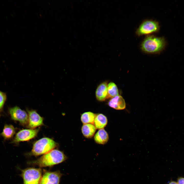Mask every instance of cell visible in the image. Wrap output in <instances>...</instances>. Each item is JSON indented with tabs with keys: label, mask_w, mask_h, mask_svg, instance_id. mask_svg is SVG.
<instances>
[{
	"label": "cell",
	"mask_w": 184,
	"mask_h": 184,
	"mask_svg": "<svg viewBox=\"0 0 184 184\" xmlns=\"http://www.w3.org/2000/svg\"><path fill=\"white\" fill-rule=\"evenodd\" d=\"M67 158L63 153L57 150H53L44 154L37 160L31 162L29 164L40 167L51 166L61 163Z\"/></svg>",
	"instance_id": "cell-1"
},
{
	"label": "cell",
	"mask_w": 184,
	"mask_h": 184,
	"mask_svg": "<svg viewBox=\"0 0 184 184\" xmlns=\"http://www.w3.org/2000/svg\"><path fill=\"white\" fill-rule=\"evenodd\" d=\"M166 45V41L164 37L148 35L142 41L140 47L145 52L156 53L163 50Z\"/></svg>",
	"instance_id": "cell-2"
},
{
	"label": "cell",
	"mask_w": 184,
	"mask_h": 184,
	"mask_svg": "<svg viewBox=\"0 0 184 184\" xmlns=\"http://www.w3.org/2000/svg\"><path fill=\"white\" fill-rule=\"evenodd\" d=\"M56 146L57 143L52 139L48 137L43 138L33 144L30 154L35 156L44 154L53 150Z\"/></svg>",
	"instance_id": "cell-3"
},
{
	"label": "cell",
	"mask_w": 184,
	"mask_h": 184,
	"mask_svg": "<svg viewBox=\"0 0 184 184\" xmlns=\"http://www.w3.org/2000/svg\"><path fill=\"white\" fill-rule=\"evenodd\" d=\"M21 170L20 175L23 179L24 184H40L42 177L40 168H29Z\"/></svg>",
	"instance_id": "cell-4"
},
{
	"label": "cell",
	"mask_w": 184,
	"mask_h": 184,
	"mask_svg": "<svg viewBox=\"0 0 184 184\" xmlns=\"http://www.w3.org/2000/svg\"><path fill=\"white\" fill-rule=\"evenodd\" d=\"M160 26L158 22L151 20H147L140 24L136 33L139 36L148 35L158 32Z\"/></svg>",
	"instance_id": "cell-5"
},
{
	"label": "cell",
	"mask_w": 184,
	"mask_h": 184,
	"mask_svg": "<svg viewBox=\"0 0 184 184\" xmlns=\"http://www.w3.org/2000/svg\"><path fill=\"white\" fill-rule=\"evenodd\" d=\"M8 113L12 120L19 122L22 125L28 124V115L19 107L15 106L8 108Z\"/></svg>",
	"instance_id": "cell-6"
},
{
	"label": "cell",
	"mask_w": 184,
	"mask_h": 184,
	"mask_svg": "<svg viewBox=\"0 0 184 184\" xmlns=\"http://www.w3.org/2000/svg\"><path fill=\"white\" fill-rule=\"evenodd\" d=\"M39 129H22L18 132L11 143L17 144L21 142L27 141L34 138L37 135Z\"/></svg>",
	"instance_id": "cell-7"
},
{
	"label": "cell",
	"mask_w": 184,
	"mask_h": 184,
	"mask_svg": "<svg viewBox=\"0 0 184 184\" xmlns=\"http://www.w3.org/2000/svg\"><path fill=\"white\" fill-rule=\"evenodd\" d=\"M62 175L59 171H45L42 177L40 184H59Z\"/></svg>",
	"instance_id": "cell-8"
},
{
	"label": "cell",
	"mask_w": 184,
	"mask_h": 184,
	"mask_svg": "<svg viewBox=\"0 0 184 184\" xmlns=\"http://www.w3.org/2000/svg\"><path fill=\"white\" fill-rule=\"evenodd\" d=\"M28 113V127L33 129L43 124V118L35 110H27Z\"/></svg>",
	"instance_id": "cell-9"
},
{
	"label": "cell",
	"mask_w": 184,
	"mask_h": 184,
	"mask_svg": "<svg viewBox=\"0 0 184 184\" xmlns=\"http://www.w3.org/2000/svg\"><path fill=\"white\" fill-rule=\"evenodd\" d=\"M108 84L106 82L100 84L97 87L95 92L97 100L100 101H105L108 96Z\"/></svg>",
	"instance_id": "cell-10"
},
{
	"label": "cell",
	"mask_w": 184,
	"mask_h": 184,
	"mask_svg": "<svg viewBox=\"0 0 184 184\" xmlns=\"http://www.w3.org/2000/svg\"><path fill=\"white\" fill-rule=\"evenodd\" d=\"M111 107L117 110H122L126 107L125 101L123 97L119 95L111 98L108 102Z\"/></svg>",
	"instance_id": "cell-11"
},
{
	"label": "cell",
	"mask_w": 184,
	"mask_h": 184,
	"mask_svg": "<svg viewBox=\"0 0 184 184\" xmlns=\"http://www.w3.org/2000/svg\"><path fill=\"white\" fill-rule=\"evenodd\" d=\"M107 132L103 129H99L94 136V140L97 143L104 144L107 143L109 140Z\"/></svg>",
	"instance_id": "cell-12"
},
{
	"label": "cell",
	"mask_w": 184,
	"mask_h": 184,
	"mask_svg": "<svg viewBox=\"0 0 184 184\" xmlns=\"http://www.w3.org/2000/svg\"><path fill=\"white\" fill-rule=\"evenodd\" d=\"M15 132V129L13 125L6 124L0 135L5 140H9L12 138Z\"/></svg>",
	"instance_id": "cell-13"
},
{
	"label": "cell",
	"mask_w": 184,
	"mask_h": 184,
	"mask_svg": "<svg viewBox=\"0 0 184 184\" xmlns=\"http://www.w3.org/2000/svg\"><path fill=\"white\" fill-rule=\"evenodd\" d=\"M96 129L93 124L90 123L83 124L81 128L82 134L85 137L87 138H91L93 136Z\"/></svg>",
	"instance_id": "cell-14"
},
{
	"label": "cell",
	"mask_w": 184,
	"mask_h": 184,
	"mask_svg": "<svg viewBox=\"0 0 184 184\" xmlns=\"http://www.w3.org/2000/svg\"><path fill=\"white\" fill-rule=\"evenodd\" d=\"M108 120L106 116L101 113L96 115L94 124L96 129H103L107 124Z\"/></svg>",
	"instance_id": "cell-15"
},
{
	"label": "cell",
	"mask_w": 184,
	"mask_h": 184,
	"mask_svg": "<svg viewBox=\"0 0 184 184\" xmlns=\"http://www.w3.org/2000/svg\"><path fill=\"white\" fill-rule=\"evenodd\" d=\"M96 115L90 111L85 112L81 115V120L83 124L89 123L93 124Z\"/></svg>",
	"instance_id": "cell-16"
},
{
	"label": "cell",
	"mask_w": 184,
	"mask_h": 184,
	"mask_svg": "<svg viewBox=\"0 0 184 184\" xmlns=\"http://www.w3.org/2000/svg\"><path fill=\"white\" fill-rule=\"evenodd\" d=\"M108 93L107 98H112L119 95L118 87L114 83L110 82L108 84Z\"/></svg>",
	"instance_id": "cell-17"
},
{
	"label": "cell",
	"mask_w": 184,
	"mask_h": 184,
	"mask_svg": "<svg viewBox=\"0 0 184 184\" xmlns=\"http://www.w3.org/2000/svg\"><path fill=\"white\" fill-rule=\"evenodd\" d=\"M6 93L0 91V111H3L4 107L7 100Z\"/></svg>",
	"instance_id": "cell-18"
},
{
	"label": "cell",
	"mask_w": 184,
	"mask_h": 184,
	"mask_svg": "<svg viewBox=\"0 0 184 184\" xmlns=\"http://www.w3.org/2000/svg\"><path fill=\"white\" fill-rule=\"evenodd\" d=\"M178 184H184V178L182 177H180L178 179Z\"/></svg>",
	"instance_id": "cell-19"
},
{
	"label": "cell",
	"mask_w": 184,
	"mask_h": 184,
	"mask_svg": "<svg viewBox=\"0 0 184 184\" xmlns=\"http://www.w3.org/2000/svg\"><path fill=\"white\" fill-rule=\"evenodd\" d=\"M168 184H178L177 182L174 181H171Z\"/></svg>",
	"instance_id": "cell-20"
},
{
	"label": "cell",
	"mask_w": 184,
	"mask_h": 184,
	"mask_svg": "<svg viewBox=\"0 0 184 184\" xmlns=\"http://www.w3.org/2000/svg\"></svg>",
	"instance_id": "cell-21"
}]
</instances>
